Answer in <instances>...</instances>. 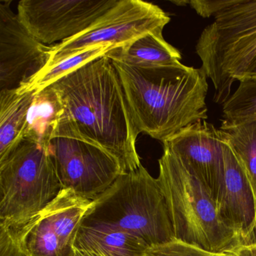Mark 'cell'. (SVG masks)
Returning a JSON list of instances; mask_svg holds the SVG:
<instances>
[{"mask_svg": "<svg viewBox=\"0 0 256 256\" xmlns=\"http://www.w3.org/2000/svg\"><path fill=\"white\" fill-rule=\"evenodd\" d=\"M52 85L64 107L55 138L80 139L103 148L126 173L142 166L136 145L140 132L110 58L94 60Z\"/></svg>", "mask_w": 256, "mask_h": 256, "instance_id": "cell-1", "label": "cell"}, {"mask_svg": "<svg viewBox=\"0 0 256 256\" xmlns=\"http://www.w3.org/2000/svg\"><path fill=\"white\" fill-rule=\"evenodd\" d=\"M112 60L139 132L164 142L182 128L208 120L209 85L202 68L181 62L138 67Z\"/></svg>", "mask_w": 256, "mask_h": 256, "instance_id": "cell-2", "label": "cell"}, {"mask_svg": "<svg viewBox=\"0 0 256 256\" xmlns=\"http://www.w3.org/2000/svg\"><path fill=\"white\" fill-rule=\"evenodd\" d=\"M200 34L196 50L200 68L222 104L235 82L256 78V0H230Z\"/></svg>", "mask_w": 256, "mask_h": 256, "instance_id": "cell-3", "label": "cell"}, {"mask_svg": "<svg viewBox=\"0 0 256 256\" xmlns=\"http://www.w3.org/2000/svg\"><path fill=\"white\" fill-rule=\"evenodd\" d=\"M163 150L157 179L168 206L175 240L212 252H233L240 242L222 221L215 200L187 166L168 150Z\"/></svg>", "mask_w": 256, "mask_h": 256, "instance_id": "cell-4", "label": "cell"}, {"mask_svg": "<svg viewBox=\"0 0 256 256\" xmlns=\"http://www.w3.org/2000/svg\"><path fill=\"white\" fill-rule=\"evenodd\" d=\"M94 204L85 220L116 226L150 248L174 240L168 206L158 179L143 166L121 174Z\"/></svg>", "mask_w": 256, "mask_h": 256, "instance_id": "cell-5", "label": "cell"}, {"mask_svg": "<svg viewBox=\"0 0 256 256\" xmlns=\"http://www.w3.org/2000/svg\"><path fill=\"white\" fill-rule=\"evenodd\" d=\"M61 190L48 146L24 139L0 162V226L26 222Z\"/></svg>", "mask_w": 256, "mask_h": 256, "instance_id": "cell-6", "label": "cell"}, {"mask_svg": "<svg viewBox=\"0 0 256 256\" xmlns=\"http://www.w3.org/2000/svg\"><path fill=\"white\" fill-rule=\"evenodd\" d=\"M170 20L168 14L155 4L142 0H118L84 32L50 46L46 67L90 48L122 47L148 32L164 30Z\"/></svg>", "mask_w": 256, "mask_h": 256, "instance_id": "cell-7", "label": "cell"}, {"mask_svg": "<svg viewBox=\"0 0 256 256\" xmlns=\"http://www.w3.org/2000/svg\"><path fill=\"white\" fill-rule=\"evenodd\" d=\"M49 151L62 188L95 200L126 173L118 158L103 148L80 139L54 138Z\"/></svg>", "mask_w": 256, "mask_h": 256, "instance_id": "cell-8", "label": "cell"}, {"mask_svg": "<svg viewBox=\"0 0 256 256\" xmlns=\"http://www.w3.org/2000/svg\"><path fill=\"white\" fill-rule=\"evenodd\" d=\"M118 0H22L18 16L44 44L62 42L90 28Z\"/></svg>", "mask_w": 256, "mask_h": 256, "instance_id": "cell-9", "label": "cell"}, {"mask_svg": "<svg viewBox=\"0 0 256 256\" xmlns=\"http://www.w3.org/2000/svg\"><path fill=\"white\" fill-rule=\"evenodd\" d=\"M11 4L0 2V91L26 88L50 60V46L26 29Z\"/></svg>", "mask_w": 256, "mask_h": 256, "instance_id": "cell-10", "label": "cell"}, {"mask_svg": "<svg viewBox=\"0 0 256 256\" xmlns=\"http://www.w3.org/2000/svg\"><path fill=\"white\" fill-rule=\"evenodd\" d=\"M221 140L223 174L215 199L217 212L241 245L251 244L256 232V193L234 152L222 137Z\"/></svg>", "mask_w": 256, "mask_h": 256, "instance_id": "cell-11", "label": "cell"}, {"mask_svg": "<svg viewBox=\"0 0 256 256\" xmlns=\"http://www.w3.org/2000/svg\"><path fill=\"white\" fill-rule=\"evenodd\" d=\"M200 180L215 200L222 179L223 155L218 128L206 120L191 124L162 142Z\"/></svg>", "mask_w": 256, "mask_h": 256, "instance_id": "cell-12", "label": "cell"}, {"mask_svg": "<svg viewBox=\"0 0 256 256\" xmlns=\"http://www.w3.org/2000/svg\"><path fill=\"white\" fill-rule=\"evenodd\" d=\"M74 248L104 256H146L150 246L140 238L116 226L84 220Z\"/></svg>", "mask_w": 256, "mask_h": 256, "instance_id": "cell-13", "label": "cell"}, {"mask_svg": "<svg viewBox=\"0 0 256 256\" xmlns=\"http://www.w3.org/2000/svg\"><path fill=\"white\" fill-rule=\"evenodd\" d=\"M94 204V200L77 194L72 190L62 188L41 214L64 244L74 250L79 229Z\"/></svg>", "mask_w": 256, "mask_h": 256, "instance_id": "cell-14", "label": "cell"}, {"mask_svg": "<svg viewBox=\"0 0 256 256\" xmlns=\"http://www.w3.org/2000/svg\"><path fill=\"white\" fill-rule=\"evenodd\" d=\"M36 91H0V162L24 140L28 113Z\"/></svg>", "mask_w": 256, "mask_h": 256, "instance_id": "cell-15", "label": "cell"}, {"mask_svg": "<svg viewBox=\"0 0 256 256\" xmlns=\"http://www.w3.org/2000/svg\"><path fill=\"white\" fill-rule=\"evenodd\" d=\"M163 30L148 32L126 46L114 48L106 55L138 67H154L179 64L182 54L176 48L166 41Z\"/></svg>", "mask_w": 256, "mask_h": 256, "instance_id": "cell-16", "label": "cell"}, {"mask_svg": "<svg viewBox=\"0 0 256 256\" xmlns=\"http://www.w3.org/2000/svg\"><path fill=\"white\" fill-rule=\"evenodd\" d=\"M64 107L53 85L37 90L30 108L24 139L48 146L56 136Z\"/></svg>", "mask_w": 256, "mask_h": 256, "instance_id": "cell-17", "label": "cell"}, {"mask_svg": "<svg viewBox=\"0 0 256 256\" xmlns=\"http://www.w3.org/2000/svg\"><path fill=\"white\" fill-rule=\"evenodd\" d=\"M218 130L242 164L256 193V115L239 121L222 120Z\"/></svg>", "mask_w": 256, "mask_h": 256, "instance_id": "cell-18", "label": "cell"}, {"mask_svg": "<svg viewBox=\"0 0 256 256\" xmlns=\"http://www.w3.org/2000/svg\"><path fill=\"white\" fill-rule=\"evenodd\" d=\"M11 228L30 256H76L74 250L64 244L41 212L26 222Z\"/></svg>", "mask_w": 256, "mask_h": 256, "instance_id": "cell-19", "label": "cell"}, {"mask_svg": "<svg viewBox=\"0 0 256 256\" xmlns=\"http://www.w3.org/2000/svg\"><path fill=\"white\" fill-rule=\"evenodd\" d=\"M114 48V46H97L61 60L50 66L46 67L32 79L28 86L18 89L20 90H40L44 89L91 61L106 56Z\"/></svg>", "mask_w": 256, "mask_h": 256, "instance_id": "cell-20", "label": "cell"}, {"mask_svg": "<svg viewBox=\"0 0 256 256\" xmlns=\"http://www.w3.org/2000/svg\"><path fill=\"white\" fill-rule=\"evenodd\" d=\"M256 115V78L240 82L222 106L223 120L239 121Z\"/></svg>", "mask_w": 256, "mask_h": 256, "instance_id": "cell-21", "label": "cell"}, {"mask_svg": "<svg viewBox=\"0 0 256 256\" xmlns=\"http://www.w3.org/2000/svg\"><path fill=\"white\" fill-rule=\"evenodd\" d=\"M146 256H236L234 252L216 253L174 240L150 248Z\"/></svg>", "mask_w": 256, "mask_h": 256, "instance_id": "cell-22", "label": "cell"}, {"mask_svg": "<svg viewBox=\"0 0 256 256\" xmlns=\"http://www.w3.org/2000/svg\"><path fill=\"white\" fill-rule=\"evenodd\" d=\"M0 256H30L12 228L0 226Z\"/></svg>", "mask_w": 256, "mask_h": 256, "instance_id": "cell-23", "label": "cell"}, {"mask_svg": "<svg viewBox=\"0 0 256 256\" xmlns=\"http://www.w3.org/2000/svg\"><path fill=\"white\" fill-rule=\"evenodd\" d=\"M230 0H193L188 5L202 18L214 17L218 12L228 5Z\"/></svg>", "mask_w": 256, "mask_h": 256, "instance_id": "cell-24", "label": "cell"}, {"mask_svg": "<svg viewBox=\"0 0 256 256\" xmlns=\"http://www.w3.org/2000/svg\"><path fill=\"white\" fill-rule=\"evenodd\" d=\"M233 252L236 256H256V242L240 246Z\"/></svg>", "mask_w": 256, "mask_h": 256, "instance_id": "cell-25", "label": "cell"}, {"mask_svg": "<svg viewBox=\"0 0 256 256\" xmlns=\"http://www.w3.org/2000/svg\"><path fill=\"white\" fill-rule=\"evenodd\" d=\"M172 4H175V5L179 6H186L190 4V1H170Z\"/></svg>", "mask_w": 256, "mask_h": 256, "instance_id": "cell-26", "label": "cell"}, {"mask_svg": "<svg viewBox=\"0 0 256 256\" xmlns=\"http://www.w3.org/2000/svg\"><path fill=\"white\" fill-rule=\"evenodd\" d=\"M74 252H76V256H85L84 253L80 251V250L74 248Z\"/></svg>", "mask_w": 256, "mask_h": 256, "instance_id": "cell-27", "label": "cell"}]
</instances>
